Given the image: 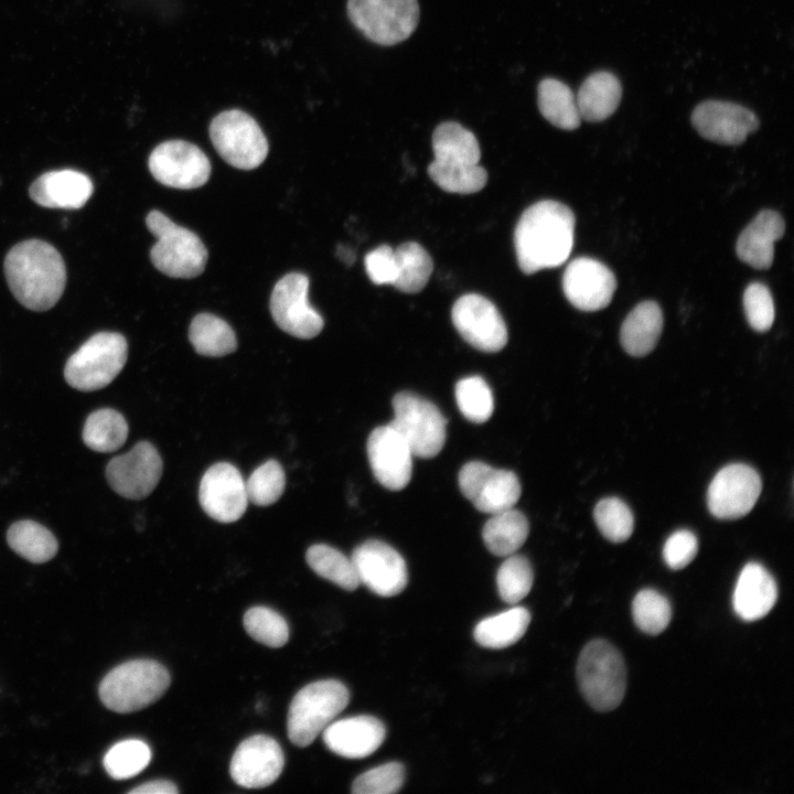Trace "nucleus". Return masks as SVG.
Here are the masks:
<instances>
[{
  "instance_id": "1",
  "label": "nucleus",
  "mask_w": 794,
  "mask_h": 794,
  "mask_svg": "<svg viewBox=\"0 0 794 794\" xmlns=\"http://www.w3.org/2000/svg\"><path fill=\"white\" fill-rule=\"evenodd\" d=\"M573 212L565 204L545 200L527 207L514 232L519 269L532 275L562 265L575 243Z\"/></svg>"
},
{
  "instance_id": "2",
  "label": "nucleus",
  "mask_w": 794,
  "mask_h": 794,
  "mask_svg": "<svg viewBox=\"0 0 794 794\" xmlns=\"http://www.w3.org/2000/svg\"><path fill=\"white\" fill-rule=\"evenodd\" d=\"M4 275L14 298L32 311H46L60 300L66 268L58 250L41 239L14 245L4 259Z\"/></svg>"
},
{
  "instance_id": "3",
  "label": "nucleus",
  "mask_w": 794,
  "mask_h": 794,
  "mask_svg": "<svg viewBox=\"0 0 794 794\" xmlns=\"http://www.w3.org/2000/svg\"><path fill=\"white\" fill-rule=\"evenodd\" d=\"M168 669L153 659H133L112 668L99 684V698L110 710L128 713L157 701L170 686Z\"/></svg>"
},
{
  "instance_id": "4",
  "label": "nucleus",
  "mask_w": 794,
  "mask_h": 794,
  "mask_svg": "<svg viewBox=\"0 0 794 794\" xmlns=\"http://www.w3.org/2000/svg\"><path fill=\"white\" fill-rule=\"evenodd\" d=\"M577 680L587 702L597 711L620 706L626 688V669L620 652L608 641L593 640L581 651Z\"/></svg>"
},
{
  "instance_id": "5",
  "label": "nucleus",
  "mask_w": 794,
  "mask_h": 794,
  "mask_svg": "<svg viewBox=\"0 0 794 794\" xmlns=\"http://www.w3.org/2000/svg\"><path fill=\"white\" fill-rule=\"evenodd\" d=\"M348 701L350 693L339 680L325 679L304 686L294 695L289 707V740L297 747H308Z\"/></svg>"
},
{
  "instance_id": "6",
  "label": "nucleus",
  "mask_w": 794,
  "mask_h": 794,
  "mask_svg": "<svg viewBox=\"0 0 794 794\" xmlns=\"http://www.w3.org/2000/svg\"><path fill=\"white\" fill-rule=\"evenodd\" d=\"M146 224L157 237L150 259L158 270L183 279L197 277L204 271L208 254L195 233L173 223L160 211H151Z\"/></svg>"
},
{
  "instance_id": "7",
  "label": "nucleus",
  "mask_w": 794,
  "mask_h": 794,
  "mask_svg": "<svg viewBox=\"0 0 794 794\" xmlns=\"http://www.w3.org/2000/svg\"><path fill=\"white\" fill-rule=\"evenodd\" d=\"M127 357L128 344L122 334L96 333L67 360L65 380L81 391L101 389L121 372Z\"/></svg>"
},
{
  "instance_id": "8",
  "label": "nucleus",
  "mask_w": 794,
  "mask_h": 794,
  "mask_svg": "<svg viewBox=\"0 0 794 794\" xmlns=\"http://www.w3.org/2000/svg\"><path fill=\"white\" fill-rule=\"evenodd\" d=\"M394 418L388 423L407 442L412 454L436 457L446 442L447 420L430 400L411 391H400L393 398Z\"/></svg>"
},
{
  "instance_id": "9",
  "label": "nucleus",
  "mask_w": 794,
  "mask_h": 794,
  "mask_svg": "<svg viewBox=\"0 0 794 794\" xmlns=\"http://www.w3.org/2000/svg\"><path fill=\"white\" fill-rule=\"evenodd\" d=\"M346 9L355 28L380 45L405 41L419 21L417 0H348Z\"/></svg>"
},
{
  "instance_id": "10",
  "label": "nucleus",
  "mask_w": 794,
  "mask_h": 794,
  "mask_svg": "<svg viewBox=\"0 0 794 794\" xmlns=\"http://www.w3.org/2000/svg\"><path fill=\"white\" fill-rule=\"evenodd\" d=\"M210 138L218 154L237 169H255L268 154V141L260 126L239 109L215 116L210 125Z\"/></svg>"
},
{
  "instance_id": "11",
  "label": "nucleus",
  "mask_w": 794,
  "mask_h": 794,
  "mask_svg": "<svg viewBox=\"0 0 794 794\" xmlns=\"http://www.w3.org/2000/svg\"><path fill=\"white\" fill-rule=\"evenodd\" d=\"M462 494L482 513L495 514L514 507L522 487L513 471L481 461L465 463L458 476Z\"/></svg>"
},
{
  "instance_id": "12",
  "label": "nucleus",
  "mask_w": 794,
  "mask_h": 794,
  "mask_svg": "<svg viewBox=\"0 0 794 794\" xmlns=\"http://www.w3.org/2000/svg\"><path fill=\"white\" fill-rule=\"evenodd\" d=\"M309 279L300 272L283 276L273 287L270 312L276 324L299 339H313L324 326L322 316L308 302Z\"/></svg>"
},
{
  "instance_id": "13",
  "label": "nucleus",
  "mask_w": 794,
  "mask_h": 794,
  "mask_svg": "<svg viewBox=\"0 0 794 794\" xmlns=\"http://www.w3.org/2000/svg\"><path fill=\"white\" fill-rule=\"evenodd\" d=\"M148 165L158 182L182 190L204 185L211 174V163L205 153L184 140H168L157 146Z\"/></svg>"
},
{
  "instance_id": "14",
  "label": "nucleus",
  "mask_w": 794,
  "mask_h": 794,
  "mask_svg": "<svg viewBox=\"0 0 794 794\" xmlns=\"http://www.w3.org/2000/svg\"><path fill=\"white\" fill-rule=\"evenodd\" d=\"M761 491V478L752 466L732 463L713 476L707 491V505L719 519H737L753 508Z\"/></svg>"
},
{
  "instance_id": "15",
  "label": "nucleus",
  "mask_w": 794,
  "mask_h": 794,
  "mask_svg": "<svg viewBox=\"0 0 794 794\" xmlns=\"http://www.w3.org/2000/svg\"><path fill=\"white\" fill-rule=\"evenodd\" d=\"M451 319L463 340L479 351L498 352L507 343V329L501 313L481 294L460 297L452 307Z\"/></svg>"
},
{
  "instance_id": "16",
  "label": "nucleus",
  "mask_w": 794,
  "mask_h": 794,
  "mask_svg": "<svg viewBox=\"0 0 794 794\" xmlns=\"http://www.w3.org/2000/svg\"><path fill=\"white\" fill-rule=\"evenodd\" d=\"M162 471L163 463L157 448L148 441H140L127 453L108 462L106 479L120 496L142 500L155 489Z\"/></svg>"
},
{
  "instance_id": "17",
  "label": "nucleus",
  "mask_w": 794,
  "mask_h": 794,
  "mask_svg": "<svg viewBox=\"0 0 794 794\" xmlns=\"http://www.w3.org/2000/svg\"><path fill=\"white\" fill-rule=\"evenodd\" d=\"M351 559L360 582L378 596H396L407 586L408 572L403 556L382 540L362 543L353 550Z\"/></svg>"
},
{
  "instance_id": "18",
  "label": "nucleus",
  "mask_w": 794,
  "mask_h": 794,
  "mask_svg": "<svg viewBox=\"0 0 794 794\" xmlns=\"http://www.w3.org/2000/svg\"><path fill=\"white\" fill-rule=\"evenodd\" d=\"M198 501L211 518L221 523L238 521L248 505L246 483L239 470L228 462L210 466L200 482Z\"/></svg>"
},
{
  "instance_id": "19",
  "label": "nucleus",
  "mask_w": 794,
  "mask_h": 794,
  "mask_svg": "<svg viewBox=\"0 0 794 794\" xmlns=\"http://www.w3.org/2000/svg\"><path fill=\"white\" fill-rule=\"evenodd\" d=\"M562 290L578 310L594 312L607 308L616 290L614 273L601 261L580 257L566 267Z\"/></svg>"
},
{
  "instance_id": "20",
  "label": "nucleus",
  "mask_w": 794,
  "mask_h": 794,
  "mask_svg": "<svg viewBox=\"0 0 794 794\" xmlns=\"http://www.w3.org/2000/svg\"><path fill=\"white\" fill-rule=\"evenodd\" d=\"M691 124L707 140L738 146L754 132L760 121L750 109L729 101L706 100L695 107Z\"/></svg>"
},
{
  "instance_id": "21",
  "label": "nucleus",
  "mask_w": 794,
  "mask_h": 794,
  "mask_svg": "<svg viewBox=\"0 0 794 794\" xmlns=\"http://www.w3.org/2000/svg\"><path fill=\"white\" fill-rule=\"evenodd\" d=\"M285 757L271 737L256 734L245 739L233 754L229 773L235 783L247 788L272 784L281 774Z\"/></svg>"
},
{
  "instance_id": "22",
  "label": "nucleus",
  "mask_w": 794,
  "mask_h": 794,
  "mask_svg": "<svg viewBox=\"0 0 794 794\" xmlns=\"http://www.w3.org/2000/svg\"><path fill=\"white\" fill-rule=\"evenodd\" d=\"M367 455L375 479L386 489L399 491L412 474V452L389 425L375 428L367 439Z\"/></svg>"
},
{
  "instance_id": "23",
  "label": "nucleus",
  "mask_w": 794,
  "mask_h": 794,
  "mask_svg": "<svg viewBox=\"0 0 794 794\" xmlns=\"http://www.w3.org/2000/svg\"><path fill=\"white\" fill-rule=\"evenodd\" d=\"M386 736L384 723L372 716H356L331 722L323 730L325 745L347 759H363L374 753Z\"/></svg>"
},
{
  "instance_id": "24",
  "label": "nucleus",
  "mask_w": 794,
  "mask_h": 794,
  "mask_svg": "<svg viewBox=\"0 0 794 794\" xmlns=\"http://www.w3.org/2000/svg\"><path fill=\"white\" fill-rule=\"evenodd\" d=\"M93 191L94 185L86 174L65 169L40 175L31 184L29 194L44 207L77 210L85 205Z\"/></svg>"
},
{
  "instance_id": "25",
  "label": "nucleus",
  "mask_w": 794,
  "mask_h": 794,
  "mask_svg": "<svg viewBox=\"0 0 794 794\" xmlns=\"http://www.w3.org/2000/svg\"><path fill=\"white\" fill-rule=\"evenodd\" d=\"M777 586L772 575L759 562H748L738 577L732 604L745 622L764 618L775 605Z\"/></svg>"
},
{
  "instance_id": "26",
  "label": "nucleus",
  "mask_w": 794,
  "mask_h": 794,
  "mask_svg": "<svg viewBox=\"0 0 794 794\" xmlns=\"http://www.w3.org/2000/svg\"><path fill=\"white\" fill-rule=\"evenodd\" d=\"M785 232L783 217L775 211H761L738 237V258L752 268L769 269L774 259V244Z\"/></svg>"
},
{
  "instance_id": "27",
  "label": "nucleus",
  "mask_w": 794,
  "mask_h": 794,
  "mask_svg": "<svg viewBox=\"0 0 794 794\" xmlns=\"http://www.w3.org/2000/svg\"><path fill=\"white\" fill-rule=\"evenodd\" d=\"M663 323V312L655 301L639 303L621 325L620 341L623 350L634 357L647 355L661 337Z\"/></svg>"
},
{
  "instance_id": "28",
  "label": "nucleus",
  "mask_w": 794,
  "mask_h": 794,
  "mask_svg": "<svg viewBox=\"0 0 794 794\" xmlns=\"http://www.w3.org/2000/svg\"><path fill=\"white\" fill-rule=\"evenodd\" d=\"M622 86L615 75L596 72L581 84L576 100L581 119L589 122L603 121L619 107Z\"/></svg>"
},
{
  "instance_id": "29",
  "label": "nucleus",
  "mask_w": 794,
  "mask_h": 794,
  "mask_svg": "<svg viewBox=\"0 0 794 794\" xmlns=\"http://www.w3.org/2000/svg\"><path fill=\"white\" fill-rule=\"evenodd\" d=\"M434 160L454 165L479 164L481 150L476 137L454 121L437 126L432 133Z\"/></svg>"
},
{
  "instance_id": "30",
  "label": "nucleus",
  "mask_w": 794,
  "mask_h": 794,
  "mask_svg": "<svg viewBox=\"0 0 794 794\" xmlns=\"http://www.w3.org/2000/svg\"><path fill=\"white\" fill-rule=\"evenodd\" d=\"M529 524L526 516L515 508L492 514L482 530L485 547L495 556L507 557L526 541Z\"/></svg>"
},
{
  "instance_id": "31",
  "label": "nucleus",
  "mask_w": 794,
  "mask_h": 794,
  "mask_svg": "<svg viewBox=\"0 0 794 794\" xmlns=\"http://www.w3.org/2000/svg\"><path fill=\"white\" fill-rule=\"evenodd\" d=\"M530 623V613L524 607H514L487 616L474 627V639L483 647L504 648L519 641Z\"/></svg>"
},
{
  "instance_id": "32",
  "label": "nucleus",
  "mask_w": 794,
  "mask_h": 794,
  "mask_svg": "<svg viewBox=\"0 0 794 794\" xmlns=\"http://www.w3.org/2000/svg\"><path fill=\"white\" fill-rule=\"evenodd\" d=\"M537 92L539 111L551 125L564 130L580 126L582 119L576 96L567 84L556 78H544Z\"/></svg>"
},
{
  "instance_id": "33",
  "label": "nucleus",
  "mask_w": 794,
  "mask_h": 794,
  "mask_svg": "<svg viewBox=\"0 0 794 794\" xmlns=\"http://www.w3.org/2000/svg\"><path fill=\"white\" fill-rule=\"evenodd\" d=\"M189 340L196 353L203 356L221 357L237 348L236 334L229 324L206 312L193 318Z\"/></svg>"
},
{
  "instance_id": "34",
  "label": "nucleus",
  "mask_w": 794,
  "mask_h": 794,
  "mask_svg": "<svg viewBox=\"0 0 794 794\" xmlns=\"http://www.w3.org/2000/svg\"><path fill=\"white\" fill-rule=\"evenodd\" d=\"M7 541L12 550L34 564L51 560L58 549L55 536L43 525L30 519L13 523L8 529Z\"/></svg>"
},
{
  "instance_id": "35",
  "label": "nucleus",
  "mask_w": 794,
  "mask_h": 794,
  "mask_svg": "<svg viewBox=\"0 0 794 794\" xmlns=\"http://www.w3.org/2000/svg\"><path fill=\"white\" fill-rule=\"evenodd\" d=\"M129 432L125 417L111 408L93 411L83 428L85 444L97 452H114L121 448Z\"/></svg>"
},
{
  "instance_id": "36",
  "label": "nucleus",
  "mask_w": 794,
  "mask_h": 794,
  "mask_svg": "<svg viewBox=\"0 0 794 794\" xmlns=\"http://www.w3.org/2000/svg\"><path fill=\"white\" fill-rule=\"evenodd\" d=\"M396 279L393 286L405 293L421 291L433 270L428 251L418 243L407 242L394 249Z\"/></svg>"
},
{
  "instance_id": "37",
  "label": "nucleus",
  "mask_w": 794,
  "mask_h": 794,
  "mask_svg": "<svg viewBox=\"0 0 794 794\" xmlns=\"http://www.w3.org/2000/svg\"><path fill=\"white\" fill-rule=\"evenodd\" d=\"M305 560L316 575L344 590L353 591L361 583L352 559L332 546L325 544L310 546L305 552Z\"/></svg>"
},
{
  "instance_id": "38",
  "label": "nucleus",
  "mask_w": 794,
  "mask_h": 794,
  "mask_svg": "<svg viewBox=\"0 0 794 794\" xmlns=\"http://www.w3.org/2000/svg\"><path fill=\"white\" fill-rule=\"evenodd\" d=\"M151 761L150 747L139 739H127L114 744L104 757L106 772L115 780L136 776Z\"/></svg>"
},
{
  "instance_id": "39",
  "label": "nucleus",
  "mask_w": 794,
  "mask_h": 794,
  "mask_svg": "<svg viewBox=\"0 0 794 794\" xmlns=\"http://www.w3.org/2000/svg\"><path fill=\"white\" fill-rule=\"evenodd\" d=\"M428 174L440 189L450 193H475L487 182V173L479 164L454 165L433 160L428 167Z\"/></svg>"
},
{
  "instance_id": "40",
  "label": "nucleus",
  "mask_w": 794,
  "mask_h": 794,
  "mask_svg": "<svg viewBox=\"0 0 794 794\" xmlns=\"http://www.w3.org/2000/svg\"><path fill=\"white\" fill-rule=\"evenodd\" d=\"M461 414L471 422L483 423L493 414L494 399L489 384L478 375L460 379L454 389Z\"/></svg>"
},
{
  "instance_id": "41",
  "label": "nucleus",
  "mask_w": 794,
  "mask_h": 794,
  "mask_svg": "<svg viewBox=\"0 0 794 794\" xmlns=\"http://www.w3.org/2000/svg\"><path fill=\"white\" fill-rule=\"evenodd\" d=\"M632 616L636 626L644 633L657 635L669 624L670 603L666 597L653 589L641 590L632 602Z\"/></svg>"
},
{
  "instance_id": "42",
  "label": "nucleus",
  "mask_w": 794,
  "mask_h": 794,
  "mask_svg": "<svg viewBox=\"0 0 794 794\" xmlns=\"http://www.w3.org/2000/svg\"><path fill=\"white\" fill-rule=\"evenodd\" d=\"M534 571L529 560L522 555H511L500 566L496 575L497 591L503 601L515 604L530 591Z\"/></svg>"
},
{
  "instance_id": "43",
  "label": "nucleus",
  "mask_w": 794,
  "mask_h": 794,
  "mask_svg": "<svg viewBox=\"0 0 794 794\" xmlns=\"http://www.w3.org/2000/svg\"><path fill=\"white\" fill-rule=\"evenodd\" d=\"M246 632L257 642L269 647H281L289 639V627L278 612L267 607L248 609L243 619Z\"/></svg>"
},
{
  "instance_id": "44",
  "label": "nucleus",
  "mask_w": 794,
  "mask_h": 794,
  "mask_svg": "<svg viewBox=\"0 0 794 794\" xmlns=\"http://www.w3.org/2000/svg\"><path fill=\"white\" fill-rule=\"evenodd\" d=\"M245 483L248 501L257 506H269L281 497L286 475L281 464L270 459L256 468Z\"/></svg>"
},
{
  "instance_id": "45",
  "label": "nucleus",
  "mask_w": 794,
  "mask_h": 794,
  "mask_svg": "<svg viewBox=\"0 0 794 794\" xmlns=\"http://www.w3.org/2000/svg\"><path fill=\"white\" fill-rule=\"evenodd\" d=\"M593 517L601 534L612 543H623L633 533V514L629 506L618 497H608L598 502Z\"/></svg>"
},
{
  "instance_id": "46",
  "label": "nucleus",
  "mask_w": 794,
  "mask_h": 794,
  "mask_svg": "<svg viewBox=\"0 0 794 794\" xmlns=\"http://www.w3.org/2000/svg\"><path fill=\"white\" fill-rule=\"evenodd\" d=\"M405 769L399 762H388L357 776L352 784L355 794H391L400 790Z\"/></svg>"
},
{
  "instance_id": "47",
  "label": "nucleus",
  "mask_w": 794,
  "mask_h": 794,
  "mask_svg": "<svg viewBox=\"0 0 794 794\" xmlns=\"http://www.w3.org/2000/svg\"><path fill=\"white\" fill-rule=\"evenodd\" d=\"M743 310L749 325L754 331H769L775 316L774 302L769 288L761 282L750 283L743 293Z\"/></svg>"
},
{
  "instance_id": "48",
  "label": "nucleus",
  "mask_w": 794,
  "mask_h": 794,
  "mask_svg": "<svg viewBox=\"0 0 794 794\" xmlns=\"http://www.w3.org/2000/svg\"><path fill=\"white\" fill-rule=\"evenodd\" d=\"M698 552L697 537L689 530L680 529L673 533L664 544L663 558L673 570L689 565Z\"/></svg>"
},
{
  "instance_id": "49",
  "label": "nucleus",
  "mask_w": 794,
  "mask_h": 794,
  "mask_svg": "<svg viewBox=\"0 0 794 794\" xmlns=\"http://www.w3.org/2000/svg\"><path fill=\"white\" fill-rule=\"evenodd\" d=\"M365 269L375 285H393L396 279V260L394 249L382 245L365 256Z\"/></svg>"
},
{
  "instance_id": "50",
  "label": "nucleus",
  "mask_w": 794,
  "mask_h": 794,
  "mask_svg": "<svg viewBox=\"0 0 794 794\" xmlns=\"http://www.w3.org/2000/svg\"><path fill=\"white\" fill-rule=\"evenodd\" d=\"M178 792L175 784L168 780L150 781L129 791L131 794H175Z\"/></svg>"
}]
</instances>
